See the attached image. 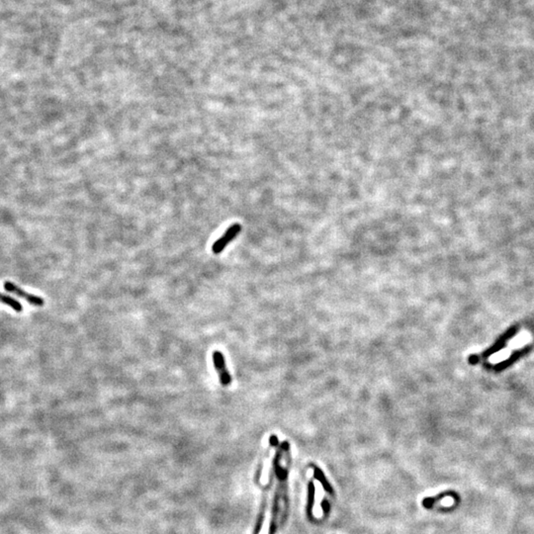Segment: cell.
Masks as SVG:
<instances>
[{
	"instance_id": "cell-6",
	"label": "cell",
	"mask_w": 534,
	"mask_h": 534,
	"mask_svg": "<svg viewBox=\"0 0 534 534\" xmlns=\"http://www.w3.org/2000/svg\"><path fill=\"white\" fill-rule=\"evenodd\" d=\"M312 469H314V478L322 484V486L324 487V489L326 490L328 492H330V494H334V490L332 489V485L330 484V482L328 481V479L326 478L324 474L322 473V471L316 467V465H312Z\"/></svg>"
},
{
	"instance_id": "cell-8",
	"label": "cell",
	"mask_w": 534,
	"mask_h": 534,
	"mask_svg": "<svg viewBox=\"0 0 534 534\" xmlns=\"http://www.w3.org/2000/svg\"><path fill=\"white\" fill-rule=\"evenodd\" d=\"M267 490L266 492H264V500H262V506H260V516H258V524H256V534H258L260 532L262 526H264V520H266V508H267Z\"/></svg>"
},
{
	"instance_id": "cell-7",
	"label": "cell",
	"mask_w": 534,
	"mask_h": 534,
	"mask_svg": "<svg viewBox=\"0 0 534 534\" xmlns=\"http://www.w3.org/2000/svg\"><path fill=\"white\" fill-rule=\"evenodd\" d=\"M0 303L10 307L12 310H14L17 312L23 311V306L21 305V303H19L16 299L12 298L11 296L5 295V294H3L1 292H0Z\"/></svg>"
},
{
	"instance_id": "cell-11",
	"label": "cell",
	"mask_w": 534,
	"mask_h": 534,
	"mask_svg": "<svg viewBox=\"0 0 534 534\" xmlns=\"http://www.w3.org/2000/svg\"><path fill=\"white\" fill-rule=\"evenodd\" d=\"M314 504V482L310 481L308 486V504H307V514L310 518H312V508Z\"/></svg>"
},
{
	"instance_id": "cell-4",
	"label": "cell",
	"mask_w": 534,
	"mask_h": 534,
	"mask_svg": "<svg viewBox=\"0 0 534 534\" xmlns=\"http://www.w3.org/2000/svg\"><path fill=\"white\" fill-rule=\"evenodd\" d=\"M213 364H214V367H215V370L216 372L218 373V376H219V380L222 384V386L224 387H228L232 384V376L226 368V359H224V356L222 354L221 352L219 350H215L213 352Z\"/></svg>"
},
{
	"instance_id": "cell-12",
	"label": "cell",
	"mask_w": 534,
	"mask_h": 534,
	"mask_svg": "<svg viewBox=\"0 0 534 534\" xmlns=\"http://www.w3.org/2000/svg\"><path fill=\"white\" fill-rule=\"evenodd\" d=\"M322 508L324 512L326 514H328V510H330V506H328V502L326 498H324V500H322Z\"/></svg>"
},
{
	"instance_id": "cell-3",
	"label": "cell",
	"mask_w": 534,
	"mask_h": 534,
	"mask_svg": "<svg viewBox=\"0 0 534 534\" xmlns=\"http://www.w3.org/2000/svg\"><path fill=\"white\" fill-rule=\"evenodd\" d=\"M242 230V226L240 224H232L212 246V252L214 254H219L228 246V244L234 240Z\"/></svg>"
},
{
	"instance_id": "cell-10",
	"label": "cell",
	"mask_w": 534,
	"mask_h": 534,
	"mask_svg": "<svg viewBox=\"0 0 534 534\" xmlns=\"http://www.w3.org/2000/svg\"><path fill=\"white\" fill-rule=\"evenodd\" d=\"M512 354V350L510 348H504L502 350H500L498 352L492 354L489 358V361L492 364H498V363H500L502 361H504L506 359H508L510 356Z\"/></svg>"
},
{
	"instance_id": "cell-2",
	"label": "cell",
	"mask_w": 534,
	"mask_h": 534,
	"mask_svg": "<svg viewBox=\"0 0 534 534\" xmlns=\"http://www.w3.org/2000/svg\"><path fill=\"white\" fill-rule=\"evenodd\" d=\"M3 287L7 292L12 293V294L16 295L17 297L27 301L32 306L43 307L44 305V300L42 297L34 295V294H31V293H28V292L24 291L22 288H20L19 286H17L16 284L10 282V281H6L4 283V285H3Z\"/></svg>"
},
{
	"instance_id": "cell-13",
	"label": "cell",
	"mask_w": 534,
	"mask_h": 534,
	"mask_svg": "<svg viewBox=\"0 0 534 534\" xmlns=\"http://www.w3.org/2000/svg\"><path fill=\"white\" fill-rule=\"evenodd\" d=\"M269 444L273 447L277 446L278 445V438L276 436H271L270 440H269Z\"/></svg>"
},
{
	"instance_id": "cell-1",
	"label": "cell",
	"mask_w": 534,
	"mask_h": 534,
	"mask_svg": "<svg viewBox=\"0 0 534 534\" xmlns=\"http://www.w3.org/2000/svg\"><path fill=\"white\" fill-rule=\"evenodd\" d=\"M286 479H287V469L282 470L281 469V475L279 477V485L275 490L273 500H272V510H271V520L269 526V532L268 534H275L276 526H277V518L278 514L280 510V498L282 496H286L285 490H286Z\"/></svg>"
},
{
	"instance_id": "cell-9",
	"label": "cell",
	"mask_w": 534,
	"mask_h": 534,
	"mask_svg": "<svg viewBox=\"0 0 534 534\" xmlns=\"http://www.w3.org/2000/svg\"><path fill=\"white\" fill-rule=\"evenodd\" d=\"M456 496V494H454L453 492H442L436 496H432V498H426L424 500H422V506L426 508H432L434 506V504L438 502V500H440L442 498H444L445 496Z\"/></svg>"
},
{
	"instance_id": "cell-5",
	"label": "cell",
	"mask_w": 534,
	"mask_h": 534,
	"mask_svg": "<svg viewBox=\"0 0 534 534\" xmlns=\"http://www.w3.org/2000/svg\"><path fill=\"white\" fill-rule=\"evenodd\" d=\"M532 340L530 338V334L526 332H522V334H520L518 336H516V338H514L510 342H508V348H510L512 350H518L522 346H524L526 344H528V342Z\"/></svg>"
}]
</instances>
